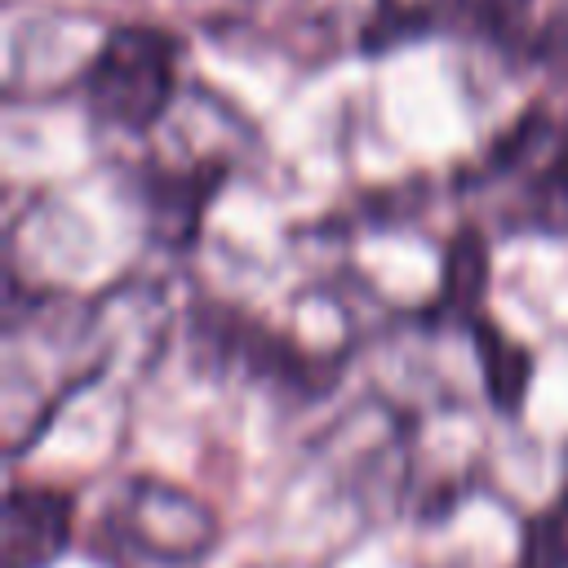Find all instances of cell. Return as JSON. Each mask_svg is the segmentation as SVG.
I'll return each instance as SVG.
<instances>
[{
    "label": "cell",
    "instance_id": "6da1fadb",
    "mask_svg": "<svg viewBox=\"0 0 568 568\" xmlns=\"http://www.w3.org/2000/svg\"><path fill=\"white\" fill-rule=\"evenodd\" d=\"M146 133L155 138V155L146 169L151 231L169 244H186L195 235L204 200L248 151L253 133L226 102L209 98L204 89H182Z\"/></svg>",
    "mask_w": 568,
    "mask_h": 568
},
{
    "label": "cell",
    "instance_id": "7a4b0ae2",
    "mask_svg": "<svg viewBox=\"0 0 568 568\" xmlns=\"http://www.w3.org/2000/svg\"><path fill=\"white\" fill-rule=\"evenodd\" d=\"M89 106L111 129L146 133L178 98V44L155 27H115L84 71Z\"/></svg>",
    "mask_w": 568,
    "mask_h": 568
},
{
    "label": "cell",
    "instance_id": "3957f363",
    "mask_svg": "<svg viewBox=\"0 0 568 568\" xmlns=\"http://www.w3.org/2000/svg\"><path fill=\"white\" fill-rule=\"evenodd\" d=\"M120 541H129L138 555L160 559V564H191L200 559L213 537H217V519L213 510L160 479H133L111 515Z\"/></svg>",
    "mask_w": 568,
    "mask_h": 568
},
{
    "label": "cell",
    "instance_id": "277c9868",
    "mask_svg": "<svg viewBox=\"0 0 568 568\" xmlns=\"http://www.w3.org/2000/svg\"><path fill=\"white\" fill-rule=\"evenodd\" d=\"M71 537V497L58 488H9L0 515L4 568H49Z\"/></svg>",
    "mask_w": 568,
    "mask_h": 568
},
{
    "label": "cell",
    "instance_id": "5b68a950",
    "mask_svg": "<svg viewBox=\"0 0 568 568\" xmlns=\"http://www.w3.org/2000/svg\"><path fill=\"white\" fill-rule=\"evenodd\" d=\"M475 351H479V373H484V386H488V399L497 408H519L524 399V386L532 377V359L519 342H510L501 328L493 324H479L475 328Z\"/></svg>",
    "mask_w": 568,
    "mask_h": 568
},
{
    "label": "cell",
    "instance_id": "8992f818",
    "mask_svg": "<svg viewBox=\"0 0 568 568\" xmlns=\"http://www.w3.org/2000/svg\"><path fill=\"white\" fill-rule=\"evenodd\" d=\"M484 280H488L484 240L475 231H462L448 248V262H444V302L457 306V311H470L484 293Z\"/></svg>",
    "mask_w": 568,
    "mask_h": 568
},
{
    "label": "cell",
    "instance_id": "52a82bcc",
    "mask_svg": "<svg viewBox=\"0 0 568 568\" xmlns=\"http://www.w3.org/2000/svg\"><path fill=\"white\" fill-rule=\"evenodd\" d=\"M532 217L546 231H568V142L559 146V155L541 169L537 191H532Z\"/></svg>",
    "mask_w": 568,
    "mask_h": 568
},
{
    "label": "cell",
    "instance_id": "ba28073f",
    "mask_svg": "<svg viewBox=\"0 0 568 568\" xmlns=\"http://www.w3.org/2000/svg\"><path fill=\"white\" fill-rule=\"evenodd\" d=\"M528 4H532V0H479V18L488 22V31L510 36V31H519V27H524Z\"/></svg>",
    "mask_w": 568,
    "mask_h": 568
},
{
    "label": "cell",
    "instance_id": "9c48e42d",
    "mask_svg": "<svg viewBox=\"0 0 568 568\" xmlns=\"http://www.w3.org/2000/svg\"><path fill=\"white\" fill-rule=\"evenodd\" d=\"M439 4H448V0H382L386 27H422Z\"/></svg>",
    "mask_w": 568,
    "mask_h": 568
}]
</instances>
